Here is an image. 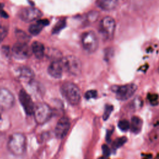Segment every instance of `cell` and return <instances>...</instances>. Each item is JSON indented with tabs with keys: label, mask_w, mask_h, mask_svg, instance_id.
I'll return each mask as SVG.
<instances>
[{
	"label": "cell",
	"mask_w": 159,
	"mask_h": 159,
	"mask_svg": "<svg viewBox=\"0 0 159 159\" xmlns=\"http://www.w3.org/2000/svg\"><path fill=\"white\" fill-rule=\"evenodd\" d=\"M15 99L12 93L6 88H0V110H8L14 104Z\"/></svg>",
	"instance_id": "9"
},
{
	"label": "cell",
	"mask_w": 159,
	"mask_h": 159,
	"mask_svg": "<svg viewBox=\"0 0 159 159\" xmlns=\"http://www.w3.org/2000/svg\"><path fill=\"white\" fill-rule=\"evenodd\" d=\"M70 128V122L68 117H61L55 126V134L57 138L62 139L66 136Z\"/></svg>",
	"instance_id": "12"
},
{
	"label": "cell",
	"mask_w": 159,
	"mask_h": 159,
	"mask_svg": "<svg viewBox=\"0 0 159 159\" xmlns=\"http://www.w3.org/2000/svg\"><path fill=\"white\" fill-rule=\"evenodd\" d=\"M8 33L7 27L4 25H0V43L6 37Z\"/></svg>",
	"instance_id": "23"
},
{
	"label": "cell",
	"mask_w": 159,
	"mask_h": 159,
	"mask_svg": "<svg viewBox=\"0 0 159 159\" xmlns=\"http://www.w3.org/2000/svg\"><path fill=\"white\" fill-rule=\"evenodd\" d=\"M137 89V86L133 83L120 86L114 85L111 88L112 91L116 94L117 99L120 101H125L131 98Z\"/></svg>",
	"instance_id": "5"
},
{
	"label": "cell",
	"mask_w": 159,
	"mask_h": 159,
	"mask_svg": "<svg viewBox=\"0 0 159 159\" xmlns=\"http://www.w3.org/2000/svg\"><path fill=\"white\" fill-rule=\"evenodd\" d=\"M16 37L20 42L27 43L30 39V37L24 31L20 30H17L16 31Z\"/></svg>",
	"instance_id": "19"
},
{
	"label": "cell",
	"mask_w": 159,
	"mask_h": 159,
	"mask_svg": "<svg viewBox=\"0 0 159 159\" xmlns=\"http://www.w3.org/2000/svg\"><path fill=\"white\" fill-rule=\"evenodd\" d=\"M61 62L62 63L64 70L66 71L71 75L78 76L81 71V63L78 58L74 55H67L61 58Z\"/></svg>",
	"instance_id": "3"
},
{
	"label": "cell",
	"mask_w": 159,
	"mask_h": 159,
	"mask_svg": "<svg viewBox=\"0 0 159 159\" xmlns=\"http://www.w3.org/2000/svg\"><path fill=\"white\" fill-rule=\"evenodd\" d=\"M100 29L107 39H112L116 29L115 20L110 16L104 17L100 22Z\"/></svg>",
	"instance_id": "7"
},
{
	"label": "cell",
	"mask_w": 159,
	"mask_h": 159,
	"mask_svg": "<svg viewBox=\"0 0 159 159\" xmlns=\"http://www.w3.org/2000/svg\"><path fill=\"white\" fill-rule=\"evenodd\" d=\"M64 69L61 60H54L51 62L48 67V74L54 78H60L63 75Z\"/></svg>",
	"instance_id": "13"
},
{
	"label": "cell",
	"mask_w": 159,
	"mask_h": 159,
	"mask_svg": "<svg viewBox=\"0 0 159 159\" xmlns=\"http://www.w3.org/2000/svg\"><path fill=\"white\" fill-rule=\"evenodd\" d=\"M99 16V13L96 11H92L88 15V21L90 22H94L96 20Z\"/></svg>",
	"instance_id": "25"
},
{
	"label": "cell",
	"mask_w": 159,
	"mask_h": 159,
	"mask_svg": "<svg viewBox=\"0 0 159 159\" xmlns=\"http://www.w3.org/2000/svg\"><path fill=\"white\" fill-rule=\"evenodd\" d=\"M32 53L38 59H42L45 54V48L43 43L40 42L35 41L31 47Z\"/></svg>",
	"instance_id": "14"
},
{
	"label": "cell",
	"mask_w": 159,
	"mask_h": 159,
	"mask_svg": "<svg viewBox=\"0 0 159 159\" xmlns=\"http://www.w3.org/2000/svg\"><path fill=\"white\" fill-rule=\"evenodd\" d=\"M102 150L103 155L105 157H108L110 155V153H111L110 149L107 147V145H102Z\"/></svg>",
	"instance_id": "27"
},
{
	"label": "cell",
	"mask_w": 159,
	"mask_h": 159,
	"mask_svg": "<svg viewBox=\"0 0 159 159\" xmlns=\"http://www.w3.org/2000/svg\"><path fill=\"white\" fill-rule=\"evenodd\" d=\"M7 146L9 151L14 155H22L26 149L25 136L20 132L13 133L9 137Z\"/></svg>",
	"instance_id": "1"
},
{
	"label": "cell",
	"mask_w": 159,
	"mask_h": 159,
	"mask_svg": "<svg viewBox=\"0 0 159 159\" xmlns=\"http://www.w3.org/2000/svg\"><path fill=\"white\" fill-rule=\"evenodd\" d=\"M113 111V106L111 105H106L104 109V112L103 114V119L107 120L110 116L112 111Z\"/></svg>",
	"instance_id": "24"
},
{
	"label": "cell",
	"mask_w": 159,
	"mask_h": 159,
	"mask_svg": "<svg viewBox=\"0 0 159 159\" xmlns=\"http://www.w3.org/2000/svg\"><path fill=\"white\" fill-rule=\"evenodd\" d=\"M97 4L102 10L111 11L116 7L117 0H98Z\"/></svg>",
	"instance_id": "17"
},
{
	"label": "cell",
	"mask_w": 159,
	"mask_h": 159,
	"mask_svg": "<svg viewBox=\"0 0 159 159\" xmlns=\"http://www.w3.org/2000/svg\"><path fill=\"white\" fill-rule=\"evenodd\" d=\"M32 53V49L29 48L27 43L18 42L12 48V55L17 59L22 60L28 58Z\"/></svg>",
	"instance_id": "8"
},
{
	"label": "cell",
	"mask_w": 159,
	"mask_h": 159,
	"mask_svg": "<svg viewBox=\"0 0 159 159\" xmlns=\"http://www.w3.org/2000/svg\"><path fill=\"white\" fill-rule=\"evenodd\" d=\"M61 92L65 99L71 105H77L81 99L79 88L71 82H65L61 86Z\"/></svg>",
	"instance_id": "2"
},
{
	"label": "cell",
	"mask_w": 159,
	"mask_h": 159,
	"mask_svg": "<svg viewBox=\"0 0 159 159\" xmlns=\"http://www.w3.org/2000/svg\"><path fill=\"white\" fill-rule=\"evenodd\" d=\"M127 140V139L125 137H121L119 138H117L115 140L113 143V146L115 148H119L122 147Z\"/></svg>",
	"instance_id": "22"
},
{
	"label": "cell",
	"mask_w": 159,
	"mask_h": 159,
	"mask_svg": "<svg viewBox=\"0 0 159 159\" xmlns=\"http://www.w3.org/2000/svg\"><path fill=\"white\" fill-rule=\"evenodd\" d=\"M32 114L37 124H43L51 118L52 111L48 104L41 102L35 106Z\"/></svg>",
	"instance_id": "4"
},
{
	"label": "cell",
	"mask_w": 159,
	"mask_h": 159,
	"mask_svg": "<svg viewBox=\"0 0 159 159\" xmlns=\"http://www.w3.org/2000/svg\"><path fill=\"white\" fill-rule=\"evenodd\" d=\"M19 99L26 114L28 115L32 114L35 105L30 96L25 90L21 89L19 93Z\"/></svg>",
	"instance_id": "11"
},
{
	"label": "cell",
	"mask_w": 159,
	"mask_h": 159,
	"mask_svg": "<svg viewBox=\"0 0 159 159\" xmlns=\"http://www.w3.org/2000/svg\"><path fill=\"white\" fill-rule=\"evenodd\" d=\"M81 43L86 51L89 53H93L98 47V39L94 32L87 31L81 35Z\"/></svg>",
	"instance_id": "6"
},
{
	"label": "cell",
	"mask_w": 159,
	"mask_h": 159,
	"mask_svg": "<svg viewBox=\"0 0 159 159\" xmlns=\"http://www.w3.org/2000/svg\"><path fill=\"white\" fill-rule=\"evenodd\" d=\"M118 127L122 130V131H127L130 129V122L125 119L121 120L118 122Z\"/></svg>",
	"instance_id": "21"
},
{
	"label": "cell",
	"mask_w": 159,
	"mask_h": 159,
	"mask_svg": "<svg viewBox=\"0 0 159 159\" xmlns=\"http://www.w3.org/2000/svg\"><path fill=\"white\" fill-rule=\"evenodd\" d=\"M97 95H98V93L96 90H89L86 92L84 94V97L86 99H89L91 98H96Z\"/></svg>",
	"instance_id": "26"
},
{
	"label": "cell",
	"mask_w": 159,
	"mask_h": 159,
	"mask_svg": "<svg viewBox=\"0 0 159 159\" xmlns=\"http://www.w3.org/2000/svg\"><path fill=\"white\" fill-rule=\"evenodd\" d=\"M130 124V129L131 131L134 134H139L142 129L143 121L140 117L137 116H133L131 119Z\"/></svg>",
	"instance_id": "18"
},
{
	"label": "cell",
	"mask_w": 159,
	"mask_h": 159,
	"mask_svg": "<svg viewBox=\"0 0 159 159\" xmlns=\"http://www.w3.org/2000/svg\"><path fill=\"white\" fill-rule=\"evenodd\" d=\"M48 23V22L47 19L39 20L36 22V23L33 24L29 26V31L32 35H36L42 31L43 27L45 25H47Z\"/></svg>",
	"instance_id": "16"
},
{
	"label": "cell",
	"mask_w": 159,
	"mask_h": 159,
	"mask_svg": "<svg viewBox=\"0 0 159 159\" xmlns=\"http://www.w3.org/2000/svg\"><path fill=\"white\" fill-rule=\"evenodd\" d=\"M45 54L48 55L51 58H53V61H54V60H59L61 59V58L60 57L61 54H60V52H58L56 49H53V48L49 49L48 50V52L45 51Z\"/></svg>",
	"instance_id": "20"
},
{
	"label": "cell",
	"mask_w": 159,
	"mask_h": 159,
	"mask_svg": "<svg viewBox=\"0 0 159 159\" xmlns=\"http://www.w3.org/2000/svg\"><path fill=\"white\" fill-rule=\"evenodd\" d=\"M42 16V12L35 7H26L22 9L19 12L20 18L27 22H32L40 19Z\"/></svg>",
	"instance_id": "10"
},
{
	"label": "cell",
	"mask_w": 159,
	"mask_h": 159,
	"mask_svg": "<svg viewBox=\"0 0 159 159\" xmlns=\"http://www.w3.org/2000/svg\"><path fill=\"white\" fill-rule=\"evenodd\" d=\"M17 73L20 79L28 82H30L34 77L33 71L30 68L27 66L20 67L17 70Z\"/></svg>",
	"instance_id": "15"
}]
</instances>
